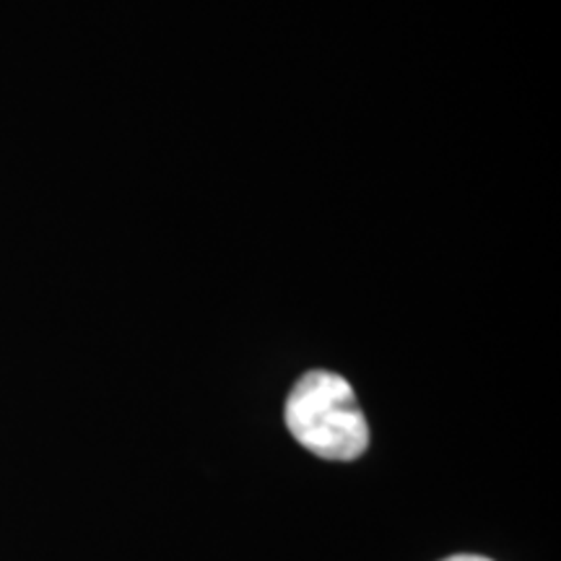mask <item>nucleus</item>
Listing matches in <instances>:
<instances>
[{
    "mask_svg": "<svg viewBox=\"0 0 561 561\" xmlns=\"http://www.w3.org/2000/svg\"><path fill=\"white\" fill-rule=\"evenodd\" d=\"M284 416L291 437L322 460H356L369 447V426L354 388L333 371L314 369L299 377Z\"/></svg>",
    "mask_w": 561,
    "mask_h": 561,
    "instance_id": "obj_1",
    "label": "nucleus"
},
{
    "mask_svg": "<svg viewBox=\"0 0 561 561\" xmlns=\"http://www.w3.org/2000/svg\"><path fill=\"white\" fill-rule=\"evenodd\" d=\"M442 561H491V559L479 557V553H455V557H447Z\"/></svg>",
    "mask_w": 561,
    "mask_h": 561,
    "instance_id": "obj_2",
    "label": "nucleus"
}]
</instances>
